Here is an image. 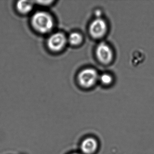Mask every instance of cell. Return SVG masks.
I'll return each mask as SVG.
<instances>
[{
  "instance_id": "obj_1",
  "label": "cell",
  "mask_w": 154,
  "mask_h": 154,
  "mask_svg": "<svg viewBox=\"0 0 154 154\" xmlns=\"http://www.w3.org/2000/svg\"><path fill=\"white\" fill-rule=\"evenodd\" d=\"M30 16L29 25L36 34L47 36L54 31L55 19L53 14L46 9L34 11Z\"/></svg>"
},
{
  "instance_id": "obj_2",
  "label": "cell",
  "mask_w": 154,
  "mask_h": 154,
  "mask_svg": "<svg viewBox=\"0 0 154 154\" xmlns=\"http://www.w3.org/2000/svg\"><path fill=\"white\" fill-rule=\"evenodd\" d=\"M67 42V38L63 33L54 31L47 36L45 45L50 53L57 54L63 50Z\"/></svg>"
},
{
  "instance_id": "obj_3",
  "label": "cell",
  "mask_w": 154,
  "mask_h": 154,
  "mask_svg": "<svg viewBox=\"0 0 154 154\" xmlns=\"http://www.w3.org/2000/svg\"><path fill=\"white\" fill-rule=\"evenodd\" d=\"M99 77V75L95 69L85 68L78 75V80L80 85L85 88H90L96 83Z\"/></svg>"
},
{
  "instance_id": "obj_4",
  "label": "cell",
  "mask_w": 154,
  "mask_h": 154,
  "mask_svg": "<svg viewBox=\"0 0 154 154\" xmlns=\"http://www.w3.org/2000/svg\"><path fill=\"white\" fill-rule=\"evenodd\" d=\"M89 30L93 37L95 38H100L105 35L107 31V24L100 18H96L91 23Z\"/></svg>"
},
{
  "instance_id": "obj_5",
  "label": "cell",
  "mask_w": 154,
  "mask_h": 154,
  "mask_svg": "<svg viewBox=\"0 0 154 154\" xmlns=\"http://www.w3.org/2000/svg\"><path fill=\"white\" fill-rule=\"evenodd\" d=\"M98 59L104 64L109 63L113 57V53L110 47L104 42L100 43L96 50Z\"/></svg>"
},
{
  "instance_id": "obj_6",
  "label": "cell",
  "mask_w": 154,
  "mask_h": 154,
  "mask_svg": "<svg viewBox=\"0 0 154 154\" xmlns=\"http://www.w3.org/2000/svg\"><path fill=\"white\" fill-rule=\"evenodd\" d=\"M98 140L92 137H88L83 140L80 144L81 153L82 154H94L99 148Z\"/></svg>"
},
{
  "instance_id": "obj_7",
  "label": "cell",
  "mask_w": 154,
  "mask_h": 154,
  "mask_svg": "<svg viewBox=\"0 0 154 154\" xmlns=\"http://www.w3.org/2000/svg\"><path fill=\"white\" fill-rule=\"evenodd\" d=\"M35 6L34 1L20 0L16 2L15 9L18 14L20 16H30L34 12Z\"/></svg>"
},
{
  "instance_id": "obj_8",
  "label": "cell",
  "mask_w": 154,
  "mask_h": 154,
  "mask_svg": "<svg viewBox=\"0 0 154 154\" xmlns=\"http://www.w3.org/2000/svg\"><path fill=\"white\" fill-rule=\"evenodd\" d=\"M82 39V36L80 33L72 32L69 35L67 38V42L72 45L75 46L81 44Z\"/></svg>"
},
{
  "instance_id": "obj_9",
  "label": "cell",
  "mask_w": 154,
  "mask_h": 154,
  "mask_svg": "<svg viewBox=\"0 0 154 154\" xmlns=\"http://www.w3.org/2000/svg\"><path fill=\"white\" fill-rule=\"evenodd\" d=\"M99 80L103 84L108 85L111 83L112 81V76L108 73H103L99 75Z\"/></svg>"
},
{
  "instance_id": "obj_10",
  "label": "cell",
  "mask_w": 154,
  "mask_h": 154,
  "mask_svg": "<svg viewBox=\"0 0 154 154\" xmlns=\"http://www.w3.org/2000/svg\"><path fill=\"white\" fill-rule=\"evenodd\" d=\"M34 2H35V6L37 5L44 8L51 7V6H52L55 2L54 1H37Z\"/></svg>"
},
{
  "instance_id": "obj_11",
  "label": "cell",
  "mask_w": 154,
  "mask_h": 154,
  "mask_svg": "<svg viewBox=\"0 0 154 154\" xmlns=\"http://www.w3.org/2000/svg\"><path fill=\"white\" fill-rule=\"evenodd\" d=\"M70 154H82L80 152H73V153H71Z\"/></svg>"
}]
</instances>
